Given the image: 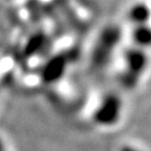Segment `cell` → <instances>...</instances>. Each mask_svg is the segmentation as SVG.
<instances>
[{"label":"cell","instance_id":"cell-1","mask_svg":"<svg viewBox=\"0 0 151 151\" xmlns=\"http://www.w3.org/2000/svg\"><path fill=\"white\" fill-rule=\"evenodd\" d=\"M123 113V101L119 94L109 92L101 98L92 111V121L102 128H110L120 122Z\"/></svg>","mask_w":151,"mask_h":151},{"label":"cell","instance_id":"cell-4","mask_svg":"<svg viewBox=\"0 0 151 151\" xmlns=\"http://www.w3.org/2000/svg\"><path fill=\"white\" fill-rule=\"evenodd\" d=\"M67 59L62 54L52 56L47 60L41 69V79L46 84H52L64 76L67 68Z\"/></svg>","mask_w":151,"mask_h":151},{"label":"cell","instance_id":"cell-5","mask_svg":"<svg viewBox=\"0 0 151 151\" xmlns=\"http://www.w3.org/2000/svg\"><path fill=\"white\" fill-rule=\"evenodd\" d=\"M127 16L133 25L148 24L151 18V9L145 2H137L128 9Z\"/></svg>","mask_w":151,"mask_h":151},{"label":"cell","instance_id":"cell-8","mask_svg":"<svg viewBox=\"0 0 151 151\" xmlns=\"http://www.w3.org/2000/svg\"><path fill=\"white\" fill-rule=\"evenodd\" d=\"M119 151H145V150H143V149H141L137 146H134V145L125 144V145H122V146L120 147Z\"/></svg>","mask_w":151,"mask_h":151},{"label":"cell","instance_id":"cell-6","mask_svg":"<svg viewBox=\"0 0 151 151\" xmlns=\"http://www.w3.org/2000/svg\"><path fill=\"white\" fill-rule=\"evenodd\" d=\"M131 39L134 45L139 48L146 50L151 46V26L149 24L134 25L131 33Z\"/></svg>","mask_w":151,"mask_h":151},{"label":"cell","instance_id":"cell-9","mask_svg":"<svg viewBox=\"0 0 151 151\" xmlns=\"http://www.w3.org/2000/svg\"><path fill=\"white\" fill-rule=\"evenodd\" d=\"M0 151H6V150H5L4 145H3V143H2V141H1V139H0Z\"/></svg>","mask_w":151,"mask_h":151},{"label":"cell","instance_id":"cell-2","mask_svg":"<svg viewBox=\"0 0 151 151\" xmlns=\"http://www.w3.org/2000/svg\"><path fill=\"white\" fill-rule=\"evenodd\" d=\"M121 37H122V32L119 26L108 25L103 28L98 36L92 50V62L98 66L106 64L118 47Z\"/></svg>","mask_w":151,"mask_h":151},{"label":"cell","instance_id":"cell-3","mask_svg":"<svg viewBox=\"0 0 151 151\" xmlns=\"http://www.w3.org/2000/svg\"><path fill=\"white\" fill-rule=\"evenodd\" d=\"M124 70L122 81L125 86L133 87L145 73L148 66V56L145 50L139 47H130L124 52Z\"/></svg>","mask_w":151,"mask_h":151},{"label":"cell","instance_id":"cell-7","mask_svg":"<svg viewBox=\"0 0 151 151\" xmlns=\"http://www.w3.org/2000/svg\"><path fill=\"white\" fill-rule=\"evenodd\" d=\"M46 39L42 33H36L27 40L26 44L24 45L23 52L26 57H32L39 54L43 50Z\"/></svg>","mask_w":151,"mask_h":151}]
</instances>
